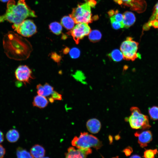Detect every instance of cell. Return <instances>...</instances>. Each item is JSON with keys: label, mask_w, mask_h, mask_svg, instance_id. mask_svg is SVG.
<instances>
[{"label": "cell", "mask_w": 158, "mask_h": 158, "mask_svg": "<svg viewBox=\"0 0 158 158\" xmlns=\"http://www.w3.org/2000/svg\"><path fill=\"white\" fill-rule=\"evenodd\" d=\"M3 45L7 56L17 61L27 59L32 50L30 43L26 39L13 31H9L4 35Z\"/></svg>", "instance_id": "1"}, {"label": "cell", "mask_w": 158, "mask_h": 158, "mask_svg": "<svg viewBox=\"0 0 158 158\" xmlns=\"http://www.w3.org/2000/svg\"><path fill=\"white\" fill-rule=\"evenodd\" d=\"M14 30L23 36L29 37L37 32V28L32 20L26 19L23 21Z\"/></svg>", "instance_id": "8"}, {"label": "cell", "mask_w": 158, "mask_h": 158, "mask_svg": "<svg viewBox=\"0 0 158 158\" xmlns=\"http://www.w3.org/2000/svg\"><path fill=\"white\" fill-rule=\"evenodd\" d=\"M116 21L122 23L123 19V14L118 13V11H114V15L110 18Z\"/></svg>", "instance_id": "27"}, {"label": "cell", "mask_w": 158, "mask_h": 158, "mask_svg": "<svg viewBox=\"0 0 158 158\" xmlns=\"http://www.w3.org/2000/svg\"><path fill=\"white\" fill-rule=\"evenodd\" d=\"M49 28L52 33L56 35H60L62 30L61 25L57 22L51 23L49 25Z\"/></svg>", "instance_id": "20"}, {"label": "cell", "mask_w": 158, "mask_h": 158, "mask_svg": "<svg viewBox=\"0 0 158 158\" xmlns=\"http://www.w3.org/2000/svg\"><path fill=\"white\" fill-rule=\"evenodd\" d=\"M118 4L127 6L131 10L137 11L140 8V0H114Z\"/></svg>", "instance_id": "12"}, {"label": "cell", "mask_w": 158, "mask_h": 158, "mask_svg": "<svg viewBox=\"0 0 158 158\" xmlns=\"http://www.w3.org/2000/svg\"><path fill=\"white\" fill-rule=\"evenodd\" d=\"M130 111L131 115L128 117L126 118L125 120L129 122L132 128L143 130L151 127L148 116L142 114L138 108L132 107Z\"/></svg>", "instance_id": "4"}, {"label": "cell", "mask_w": 158, "mask_h": 158, "mask_svg": "<svg viewBox=\"0 0 158 158\" xmlns=\"http://www.w3.org/2000/svg\"><path fill=\"white\" fill-rule=\"evenodd\" d=\"M122 23L124 28H128L135 22L136 18L134 14L130 11H126L123 14Z\"/></svg>", "instance_id": "15"}, {"label": "cell", "mask_w": 158, "mask_h": 158, "mask_svg": "<svg viewBox=\"0 0 158 158\" xmlns=\"http://www.w3.org/2000/svg\"><path fill=\"white\" fill-rule=\"evenodd\" d=\"M4 140V135L2 132L0 130V143Z\"/></svg>", "instance_id": "35"}, {"label": "cell", "mask_w": 158, "mask_h": 158, "mask_svg": "<svg viewBox=\"0 0 158 158\" xmlns=\"http://www.w3.org/2000/svg\"><path fill=\"white\" fill-rule=\"evenodd\" d=\"M132 149L130 147H128L126 148L123 150V152L127 156L130 155L131 153Z\"/></svg>", "instance_id": "33"}, {"label": "cell", "mask_w": 158, "mask_h": 158, "mask_svg": "<svg viewBox=\"0 0 158 158\" xmlns=\"http://www.w3.org/2000/svg\"><path fill=\"white\" fill-rule=\"evenodd\" d=\"M16 155L17 158H33L30 153L20 147L17 149Z\"/></svg>", "instance_id": "22"}, {"label": "cell", "mask_w": 158, "mask_h": 158, "mask_svg": "<svg viewBox=\"0 0 158 158\" xmlns=\"http://www.w3.org/2000/svg\"><path fill=\"white\" fill-rule=\"evenodd\" d=\"M138 43L133 40L132 37H128L121 44L120 50L123 58L127 60L133 61L138 56L137 51Z\"/></svg>", "instance_id": "6"}, {"label": "cell", "mask_w": 158, "mask_h": 158, "mask_svg": "<svg viewBox=\"0 0 158 158\" xmlns=\"http://www.w3.org/2000/svg\"><path fill=\"white\" fill-rule=\"evenodd\" d=\"M61 24L68 30H71L74 27L75 22L69 16L63 17L61 20Z\"/></svg>", "instance_id": "18"}, {"label": "cell", "mask_w": 158, "mask_h": 158, "mask_svg": "<svg viewBox=\"0 0 158 158\" xmlns=\"http://www.w3.org/2000/svg\"><path fill=\"white\" fill-rule=\"evenodd\" d=\"M36 88L38 95L45 97L51 95L54 91L53 87L47 83L44 85L41 84L37 85Z\"/></svg>", "instance_id": "13"}, {"label": "cell", "mask_w": 158, "mask_h": 158, "mask_svg": "<svg viewBox=\"0 0 158 158\" xmlns=\"http://www.w3.org/2000/svg\"><path fill=\"white\" fill-rule=\"evenodd\" d=\"M110 19L112 26L114 29L117 30L124 28L123 23L116 21L111 18Z\"/></svg>", "instance_id": "29"}, {"label": "cell", "mask_w": 158, "mask_h": 158, "mask_svg": "<svg viewBox=\"0 0 158 158\" xmlns=\"http://www.w3.org/2000/svg\"><path fill=\"white\" fill-rule=\"evenodd\" d=\"M48 103L49 102L46 97L38 95L34 97L32 104L34 107L43 109L46 107Z\"/></svg>", "instance_id": "16"}, {"label": "cell", "mask_w": 158, "mask_h": 158, "mask_svg": "<svg viewBox=\"0 0 158 158\" xmlns=\"http://www.w3.org/2000/svg\"><path fill=\"white\" fill-rule=\"evenodd\" d=\"M87 128L88 131L91 133H98L101 128V124L99 121L96 118L89 120L86 123Z\"/></svg>", "instance_id": "14"}, {"label": "cell", "mask_w": 158, "mask_h": 158, "mask_svg": "<svg viewBox=\"0 0 158 158\" xmlns=\"http://www.w3.org/2000/svg\"><path fill=\"white\" fill-rule=\"evenodd\" d=\"M148 111L151 119L154 121L158 120V106H153L149 108Z\"/></svg>", "instance_id": "24"}, {"label": "cell", "mask_w": 158, "mask_h": 158, "mask_svg": "<svg viewBox=\"0 0 158 158\" xmlns=\"http://www.w3.org/2000/svg\"><path fill=\"white\" fill-rule=\"evenodd\" d=\"M118 156H117V157H113L112 158H118Z\"/></svg>", "instance_id": "39"}, {"label": "cell", "mask_w": 158, "mask_h": 158, "mask_svg": "<svg viewBox=\"0 0 158 158\" xmlns=\"http://www.w3.org/2000/svg\"><path fill=\"white\" fill-rule=\"evenodd\" d=\"M92 150L90 148L76 149L70 147L65 154V158H86L87 156L90 154Z\"/></svg>", "instance_id": "10"}, {"label": "cell", "mask_w": 158, "mask_h": 158, "mask_svg": "<svg viewBox=\"0 0 158 158\" xmlns=\"http://www.w3.org/2000/svg\"><path fill=\"white\" fill-rule=\"evenodd\" d=\"M91 7H93L96 4V2L94 0H88Z\"/></svg>", "instance_id": "34"}, {"label": "cell", "mask_w": 158, "mask_h": 158, "mask_svg": "<svg viewBox=\"0 0 158 158\" xmlns=\"http://www.w3.org/2000/svg\"><path fill=\"white\" fill-rule=\"evenodd\" d=\"M157 154L158 151L157 149H147L144 152L143 157L144 158H155Z\"/></svg>", "instance_id": "25"}, {"label": "cell", "mask_w": 158, "mask_h": 158, "mask_svg": "<svg viewBox=\"0 0 158 158\" xmlns=\"http://www.w3.org/2000/svg\"><path fill=\"white\" fill-rule=\"evenodd\" d=\"M29 17H36L37 16L25 0H19L17 4L14 0H10L7 4L5 13L0 15V23L6 20L13 23L12 27L15 30L23 21Z\"/></svg>", "instance_id": "2"}, {"label": "cell", "mask_w": 158, "mask_h": 158, "mask_svg": "<svg viewBox=\"0 0 158 158\" xmlns=\"http://www.w3.org/2000/svg\"><path fill=\"white\" fill-rule=\"evenodd\" d=\"M51 58L56 62H59L61 59V57L56 53H53L51 54Z\"/></svg>", "instance_id": "31"}, {"label": "cell", "mask_w": 158, "mask_h": 158, "mask_svg": "<svg viewBox=\"0 0 158 158\" xmlns=\"http://www.w3.org/2000/svg\"><path fill=\"white\" fill-rule=\"evenodd\" d=\"M19 133L18 131L14 129L8 130L6 135L7 140L9 142L13 143L17 141L19 139Z\"/></svg>", "instance_id": "19"}, {"label": "cell", "mask_w": 158, "mask_h": 158, "mask_svg": "<svg viewBox=\"0 0 158 158\" xmlns=\"http://www.w3.org/2000/svg\"><path fill=\"white\" fill-rule=\"evenodd\" d=\"M9 1V0H0V1L3 2H6L8 1Z\"/></svg>", "instance_id": "37"}, {"label": "cell", "mask_w": 158, "mask_h": 158, "mask_svg": "<svg viewBox=\"0 0 158 158\" xmlns=\"http://www.w3.org/2000/svg\"><path fill=\"white\" fill-rule=\"evenodd\" d=\"M70 55L71 57L73 59L78 58L80 54V50L76 48H72L70 51Z\"/></svg>", "instance_id": "28"}, {"label": "cell", "mask_w": 158, "mask_h": 158, "mask_svg": "<svg viewBox=\"0 0 158 158\" xmlns=\"http://www.w3.org/2000/svg\"><path fill=\"white\" fill-rule=\"evenodd\" d=\"M90 6L88 1L85 2L78 4L73 8L69 16L74 20L75 23H91L92 21Z\"/></svg>", "instance_id": "5"}, {"label": "cell", "mask_w": 158, "mask_h": 158, "mask_svg": "<svg viewBox=\"0 0 158 158\" xmlns=\"http://www.w3.org/2000/svg\"><path fill=\"white\" fill-rule=\"evenodd\" d=\"M71 143L73 146L78 148L93 147L98 150L102 145L101 142L97 138L85 132L81 133L78 137L75 136Z\"/></svg>", "instance_id": "3"}, {"label": "cell", "mask_w": 158, "mask_h": 158, "mask_svg": "<svg viewBox=\"0 0 158 158\" xmlns=\"http://www.w3.org/2000/svg\"><path fill=\"white\" fill-rule=\"evenodd\" d=\"M149 22H158V2L154 6L152 15Z\"/></svg>", "instance_id": "26"}, {"label": "cell", "mask_w": 158, "mask_h": 158, "mask_svg": "<svg viewBox=\"0 0 158 158\" xmlns=\"http://www.w3.org/2000/svg\"><path fill=\"white\" fill-rule=\"evenodd\" d=\"M5 149L0 145V158H3L5 153Z\"/></svg>", "instance_id": "32"}, {"label": "cell", "mask_w": 158, "mask_h": 158, "mask_svg": "<svg viewBox=\"0 0 158 158\" xmlns=\"http://www.w3.org/2000/svg\"><path fill=\"white\" fill-rule=\"evenodd\" d=\"M108 56L115 61H120L123 58L122 53L121 51L117 49L113 50L108 54Z\"/></svg>", "instance_id": "21"}, {"label": "cell", "mask_w": 158, "mask_h": 158, "mask_svg": "<svg viewBox=\"0 0 158 158\" xmlns=\"http://www.w3.org/2000/svg\"><path fill=\"white\" fill-rule=\"evenodd\" d=\"M15 75L17 80L25 85L33 79L31 70L26 65L19 66L15 71Z\"/></svg>", "instance_id": "9"}, {"label": "cell", "mask_w": 158, "mask_h": 158, "mask_svg": "<svg viewBox=\"0 0 158 158\" xmlns=\"http://www.w3.org/2000/svg\"><path fill=\"white\" fill-rule=\"evenodd\" d=\"M51 95V98L54 100H61L62 99L61 95L56 91H54Z\"/></svg>", "instance_id": "30"}, {"label": "cell", "mask_w": 158, "mask_h": 158, "mask_svg": "<svg viewBox=\"0 0 158 158\" xmlns=\"http://www.w3.org/2000/svg\"><path fill=\"white\" fill-rule=\"evenodd\" d=\"M135 135L138 138V143L142 148L146 147L152 139V133L148 130L137 131Z\"/></svg>", "instance_id": "11"}, {"label": "cell", "mask_w": 158, "mask_h": 158, "mask_svg": "<svg viewBox=\"0 0 158 158\" xmlns=\"http://www.w3.org/2000/svg\"><path fill=\"white\" fill-rule=\"evenodd\" d=\"M41 158H49V157H43Z\"/></svg>", "instance_id": "38"}, {"label": "cell", "mask_w": 158, "mask_h": 158, "mask_svg": "<svg viewBox=\"0 0 158 158\" xmlns=\"http://www.w3.org/2000/svg\"><path fill=\"white\" fill-rule=\"evenodd\" d=\"M130 158H141V157L138 155H134L131 156Z\"/></svg>", "instance_id": "36"}, {"label": "cell", "mask_w": 158, "mask_h": 158, "mask_svg": "<svg viewBox=\"0 0 158 158\" xmlns=\"http://www.w3.org/2000/svg\"><path fill=\"white\" fill-rule=\"evenodd\" d=\"M89 38L92 42H96L99 40L102 37L100 32L97 30H94L90 32L89 34Z\"/></svg>", "instance_id": "23"}, {"label": "cell", "mask_w": 158, "mask_h": 158, "mask_svg": "<svg viewBox=\"0 0 158 158\" xmlns=\"http://www.w3.org/2000/svg\"><path fill=\"white\" fill-rule=\"evenodd\" d=\"M45 150L42 146L35 145L30 149V153L33 158H41L44 157Z\"/></svg>", "instance_id": "17"}, {"label": "cell", "mask_w": 158, "mask_h": 158, "mask_svg": "<svg viewBox=\"0 0 158 158\" xmlns=\"http://www.w3.org/2000/svg\"><path fill=\"white\" fill-rule=\"evenodd\" d=\"M91 31L90 28L87 24L79 23L76 24L68 33L71 35L75 43L78 44L81 40L89 35Z\"/></svg>", "instance_id": "7"}]
</instances>
